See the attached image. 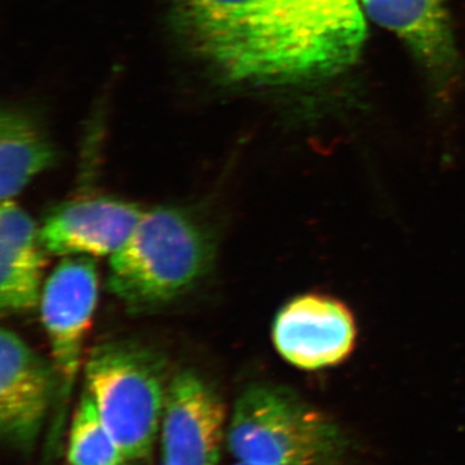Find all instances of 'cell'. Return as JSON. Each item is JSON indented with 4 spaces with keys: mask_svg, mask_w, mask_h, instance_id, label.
Instances as JSON below:
<instances>
[{
    "mask_svg": "<svg viewBox=\"0 0 465 465\" xmlns=\"http://www.w3.org/2000/svg\"><path fill=\"white\" fill-rule=\"evenodd\" d=\"M193 50L229 84H308L341 74L366 41L360 0H174Z\"/></svg>",
    "mask_w": 465,
    "mask_h": 465,
    "instance_id": "6da1fadb",
    "label": "cell"
},
{
    "mask_svg": "<svg viewBox=\"0 0 465 465\" xmlns=\"http://www.w3.org/2000/svg\"><path fill=\"white\" fill-rule=\"evenodd\" d=\"M215 256L213 232L191 210L150 208L110 256L106 287L131 311L163 307L194 289Z\"/></svg>",
    "mask_w": 465,
    "mask_h": 465,
    "instance_id": "7a4b0ae2",
    "label": "cell"
},
{
    "mask_svg": "<svg viewBox=\"0 0 465 465\" xmlns=\"http://www.w3.org/2000/svg\"><path fill=\"white\" fill-rule=\"evenodd\" d=\"M226 448L242 463L339 465L349 440L338 424L289 388H246L229 415Z\"/></svg>",
    "mask_w": 465,
    "mask_h": 465,
    "instance_id": "3957f363",
    "label": "cell"
},
{
    "mask_svg": "<svg viewBox=\"0 0 465 465\" xmlns=\"http://www.w3.org/2000/svg\"><path fill=\"white\" fill-rule=\"evenodd\" d=\"M170 381L166 358L143 342L104 341L88 353L84 390L127 461L152 457Z\"/></svg>",
    "mask_w": 465,
    "mask_h": 465,
    "instance_id": "277c9868",
    "label": "cell"
},
{
    "mask_svg": "<svg viewBox=\"0 0 465 465\" xmlns=\"http://www.w3.org/2000/svg\"><path fill=\"white\" fill-rule=\"evenodd\" d=\"M99 298L94 258H65L45 281L41 296L43 326L48 336L60 393L67 396L82 365L85 336Z\"/></svg>",
    "mask_w": 465,
    "mask_h": 465,
    "instance_id": "5b68a950",
    "label": "cell"
},
{
    "mask_svg": "<svg viewBox=\"0 0 465 465\" xmlns=\"http://www.w3.org/2000/svg\"><path fill=\"white\" fill-rule=\"evenodd\" d=\"M229 415L213 385L192 370L171 378L162 416V458L166 465H219Z\"/></svg>",
    "mask_w": 465,
    "mask_h": 465,
    "instance_id": "8992f818",
    "label": "cell"
},
{
    "mask_svg": "<svg viewBox=\"0 0 465 465\" xmlns=\"http://www.w3.org/2000/svg\"><path fill=\"white\" fill-rule=\"evenodd\" d=\"M60 382L54 362L12 330H0V434L3 442L29 452L41 436Z\"/></svg>",
    "mask_w": 465,
    "mask_h": 465,
    "instance_id": "52a82bcc",
    "label": "cell"
},
{
    "mask_svg": "<svg viewBox=\"0 0 465 465\" xmlns=\"http://www.w3.org/2000/svg\"><path fill=\"white\" fill-rule=\"evenodd\" d=\"M272 339L284 361L298 369L335 366L347 360L357 341L351 309L323 293H305L281 308Z\"/></svg>",
    "mask_w": 465,
    "mask_h": 465,
    "instance_id": "ba28073f",
    "label": "cell"
},
{
    "mask_svg": "<svg viewBox=\"0 0 465 465\" xmlns=\"http://www.w3.org/2000/svg\"><path fill=\"white\" fill-rule=\"evenodd\" d=\"M143 211L134 202L101 195L67 201L52 208L41 225L50 255L105 258L125 243Z\"/></svg>",
    "mask_w": 465,
    "mask_h": 465,
    "instance_id": "9c48e42d",
    "label": "cell"
},
{
    "mask_svg": "<svg viewBox=\"0 0 465 465\" xmlns=\"http://www.w3.org/2000/svg\"><path fill=\"white\" fill-rule=\"evenodd\" d=\"M48 251L41 226L16 201L0 203V308L3 313L33 311L41 302Z\"/></svg>",
    "mask_w": 465,
    "mask_h": 465,
    "instance_id": "30bf717a",
    "label": "cell"
},
{
    "mask_svg": "<svg viewBox=\"0 0 465 465\" xmlns=\"http://www.w3.org/2000/svg\"><path fill=\"white\" fill-rule=\"evenodd\" d=\"M378 25L396 34L434 73L457 63L454 36L445 0H360Z\"/></svg>",
    "mask_w": 465,
    "mask_h": 465,
    "instance_id": "8fae6325",
    "label": "cell"
},
{
    "mask_svg": "<svg viewBox=\"0 0 465 465\" xmlns=\"http://www.w3.org/2000/svg\"><path fill=\"white\" fill-rule=\"evenodd\" d=\"M56 152L41 127L17 110L0 115V200L15 201L38 174L52 167Z\"/></svg>",
    "mask_w": 465,
    "mask_h": 465,
    "instance_id": "7c38bea8",
    "label": "cell"
},
{
    "mask_svg": "<svg viewBox=\"0 0 465 465\" xmlns=\"http://www.w3.org/2000/svg\"><path fill=\"white\" fill-rule=\"evenodd\" d=\"M66 459L69 465H124L127 461L85 390L73 415Z\"/></svg>",
    "mask_w": 465,
    "mask_h": 465,
    "instance_id": "4fadbf2b",
    "label": "cell"
},
{
    "mask_svg": "<svg viewBox=\"0 0 465 465\" xmlns=\"http://www.w3.org/2000/svg\"><path fill=\"white\" fill-rule=\"evenodd\" d=\"M232 465H258V464L242 463V461H235V463Z\"/></svg>",
    "mask_w": 465,
    "mask_h": 465,
    "instance_id": "5bb4252c",
    "label": "cell"
},
{
    "mask_svg": "<svg viewBox=\"0 0 465 465\" xmlns=\"http://www.w3.org/2000/svg\"><path fill=\"white\" fill-rule=\"evenodd\" d=\"M162 465H166V464L162 463Z\"/></svg>",
    "mask_w": 465,
    "mask_h": 465,
    "instance_id": "9a60e30c",
    "label": "cell"
}]
</instances>
